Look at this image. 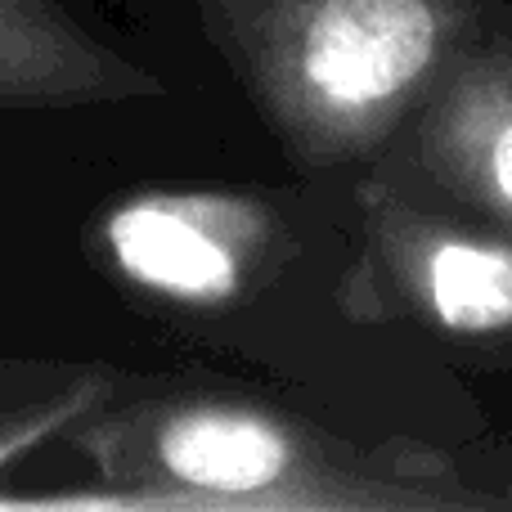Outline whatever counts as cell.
Segmentation results:
<instances>
[{"instance_id": "obj_5", "label": "cell", "mask_w": 512, "mask_h": 512, "mask_svg": "<svg viewBox=\"0 0 512 512\" xmlns=\"http://www.w3.org/2000/svg\"><path fill=\"white\" fill-rule=\"evenodd\" d=\"M117 261L140 283L189 301L230 297L248 265V243L261 234L252 212H185L167 203L131 207L113 221Z\"/></svg>"}, {"instance_id": "obj_3", "label": "cell", "mask_w": 512, "mask_h": 512, "mask_svg": "<svg viewBox=\"0 0 512 512\" xmlns=\"http://www.w3.org/2000/svg\"><path fill=\"white\" fill-rule=\"evenodd\" d=\"M360 256L342 310L360 324H423L450 337L512 333V243L364 185Z\"/></svg>"}, {"instance_id": "obj_4", "label": "cell", "mask_w": 512, "mask_h": 512, "mask_svg": "<svg viewBox=\"0 0 512 512\" xmlns=\"http://www.w3.org/2000/svg\"><path fill=\"white\" fill-rule=\"evenodd\" d=\"M414 113L427 176L512 230V45L472 41Z\"/></svg>"}, {"instance_id": "obj_2", "label": "cell", "mask_w": 512, "mask_h": 512, "mask_svg": "<svg viewBox=\"0 0 512 512\" xmlns=\"http://www.w3.org/2000/svg\"><path fill=\"white\" fill-rule=\"evenodd\" d=\"M176 481L221 499L306 508H454L490 504L463 490L450 463L418 445L355 450L256 409H194L162 432Z\"/></svg>"}, {"instance_id": "obj_1", "label": "cell", "mask_w": 512, "mask_h": 512, "mask_svg": "<svg viewBox=\"0 0 512 512\" xmlns=\"http://www.w3.org/2000/svg\"><path fill=\"white\" fill-rule=\"evenodd\" d=\"M486 0H265L261 77L297 149H378L477 41Z\"/></svg>"}]
</instances>
